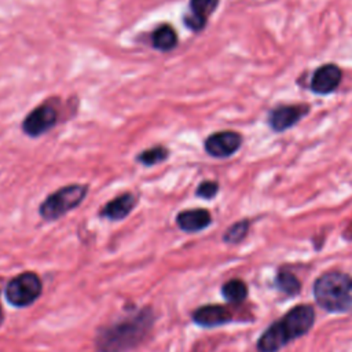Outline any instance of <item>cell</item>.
<instances>
[{"label": "cell", "mask_w": 352, "mask_h": 352, "mask_svg": "<svg viewBox=\"0 0 352 352\" xmlns=\"http://www.w3.org/2000/svg\"><path fill=\"white\" fill-rule=\"evenodd\" d=\"M341 76L342 73L338 66L333 63L323 65L315 70L311 78V89L319 95L330 94L340 85Z\"/></svg>", "instance_id": "obj_9"}, {"label": "cell", "mask_w": 352, "mask_h": 352, "mask_svg": "<svg viewBox=\"0 0 352 352\" xmlns=\"http://www.w3.org/2000/svg\"><path fill=\"white\" fill-rule=\"evenodd\" d=\"M87 195V186L70 184L48 195L40 205V214L45 220H56L81 204Z\"/></svg>", "instance_id": "obj_4"}, {"label": "cell", "mask_w": 352, "mask_h": 352, "mask_svg": "<svg viewBox=\"0 0 352 352\" xmlns=\"http://www.w3.org/2000/svg\"><path fill=\"white\" fill-rule=\"evenodd\" d=\"M248 286L242 279H230L221 287L223 297L231 304H239L248 297Z\"/></svg>", "instance_id": "obj_15"}, {"label": "cell", "mask_w": 352, "mask_h": 352, "mask_svg": "<svg viewBox=\"0 0 352 352\" xmlns=\"http://www.w3.org/2000/svg\"><path fill=\"white\" fill-rule=\"evenodd\" d=\"M135 205H136V197L131 192H125L111 199L110 202H107L106 206L102 209L100 214L110 220H121L131 213Z\"/></svg>", "instance_id": "obj_13"}, {"label": "cell", "mask_w": 352, "mask_h": 352, "mask_svg": "<svg viewBox=\"0 0 352 352\" xmlns=\"http://www.w3.org/2000/svg\"><path fill=\"white\" fill-rule=\"evenodd\" d=\"M249 226H250V223L248 220H239V221L234 223L224 232L223 241L227 242V243H238V242H241L246 236V234L249 231Z\"/></svg>", "instance_id": "obj_17"}, {"label": "cell", "mask_w": 352, "mask_h": 352, "mask_svg": "<svg viewBox=\"0 0 352 352\" xmlns=\"http://www.w3.org/2000/svg\"><path fill=\"white\" fill-rule=\"evenodd\" d=\"M176 223L186 232H197L212 223V216L206 209H188L176 216Z\"/></svg>", "instance_id": "obj_12"}, {"label": "cell", "mask_w": 352, "mask_h": 352, "mask_svg": "<svg viewBox=\"0 0 352 352\" xmlns=\"http://www.w3.org/2000/svg\"><path fill=\"white\" fill-rule=\"evenodd\" d=\"M154 324L151 308L144 307L131 316L111 323L98 331L96 348L99 352H126L138 346Z\"/></svg>", "instance_id": "obj_1"}, {"label": "cell", "mask_w": 352, "mask_h": 352, "mask_svg": "<svg viewBox=\"0 0 352 352\" xmlns=\"http://www.w3.org/2000/svg\"><path fill=\"white\" fill-rule=\"evenodd\" d=\"M151 40H153V45L157 50L170 51L177 44V34L172 26L162 25L154 30Z\"/></svg>", "instance_id": "obj_14"}, {"label": "cell", "mask_w": 352, "mask_h": 352, "mask_svg": "<svg viewBox=\"0 0 352 352\" xmlns=\"http://www.w3.org/2000/svg\"><path fill=\"white\" fill-rule=\"evenodd\" d=\"M315 323V309L308 304H298L274 322L257 341L258 352H278L290 341L307 334Z\"/></svg>", "instance_id": "obj_2"}, {"label": "cell", "mask_w": 352, "mask_h": 352, "mask_svg": "<svg viewBox=\"0 0 352 352\" xmlns=\"http://www.w3.org/2000/svg\"><path fill=\"white\" fill-rule=\"evenodd\" d=\"M43 283L36 272L28 271L14 276L6 286L7 301L18 308L33 304L41 294Z\"/></svg>", "instance_id": "obj_5"}, {"label": "cell", "mask_w": 352, "mask_h": 352, "mask_svg": "<svg viewBox=\"0 0 352 352\" xmlns=\"http://www.w3.org/2000/svg\"><path fill=\"white\" fill-rule=\"evenodd\" d=\"M316 302L329 312H352V276L341 271H329L314 283Z\"/></svg>", "instance_id": "obj_3"}, {"label": "cell", "mask_w": 352, "mask_h": 352, "mask_svg": "<svg viewBox=\"0 0 352 352\" xmlns=\"http://www.w3.org/2000/svg\"><path fill=\"white\" fill-rule=\"evenodd\" d=\"M1 320H3V314H1V309H0V323H1Z\"/></svg>", "instance_id": "obj_20"}, {"label": "cell", "mask_w": 352, "mask_h": 352, "mask_svg": "<svg viewBox=\"0 0 352 352\" xmlns=\"http://www.w3.org/2000/svg\"><path fill=\"white\" fill-rule=\"evenodd\" d=\"M275 283H276L278 290H280L282 293H285L286 296H290V297L296 296L301 290L300 279L287 270H280L278 272Z\"/></svg>", "instance_id": "obj_16"}, {"label": "cell", "mask_w": 352, "mask_h": 352, "mask_svg": "<svg viewBox=\"0 0 352 352\" xmlns=\"http://www.w3.org/2000/svg\"><path fill=\"white\" fill-rule=\"evenodd\" d=\"M242 138L234 131H221L210 135L205 140V150L209 155L216 158H226L232 155L241 146Z\"/></svg>", "instance_id": "obj_7"}, {"label": "cell", "mask_w": 352, "mask_h": 352, "mask_svg": "<svg viewBox=\"0 0 352 352\" xmlns=\"http://www.w3.org/2000/svg\"><path fill=\"white\" fill-rule=\"evenodd\" d=\"M168 155H169V151L165 147L157 146V147H153V148H148V150H144L143 153H140L138 155V161L144 165H154V164H158V162L166 160Z\"/></svg>", "instance_id": "obj_18"}, {"label": "cell", "mask_w": 352, "mask_h": 352, "mask_svg": "<svg viewBox=\"0 0 352 352\" xmlns=\"http://www.w3.org/2000/svg\"><path fill=\"white\" fill-rule=\"evenodd\" d=\"M192 320L202 327H216L226 324L234 319L232 309L227 305L209 304L197 308L192 315Z\"/></svg>", "instance_id": "obj_8"}, {"label": "cell", "mask_w": 352, "mask_h": 352, "mask_svg": "<svg viewBox=\"0 0 352 352\" xmlns=\"http://www.w3.org/2000/svg\"><path fill=\"white\" fill-rule=\"evenodd\" d=\"M308 110L307 106H279L270 113V126L276 132L286 131L297 124Z\"/></svg>", "instance_id": "obj_10"}, {"label": "cell", "mask_w": 352, "mask_h": 352, "mask_svg": "<svg viewBox=\"0 0 352 352\" xmlns=\"http://www.w3.org/2000/svg\"><path fill=\"white\" fill-rule=\"evenodd\" d=\"M58 113L51 104H41L28 114L23 120V131L29 136H40L55 125Z\"/></svg>", "instance_id": "obj_6"}, {"label": "cell", "mask_w": 352, "mask_h": 352, "mask_svg": "<svg viewBox=\"0 0 352 352\" xmlns=\"http://www.w3.org/2000/svg\"><path fill=\"white\" fill-rule=\"evenodd\" d=\"M219 0H190V12L184 18V23L191 30H201L206 25L208 16L216 10Z\"/></svg>", "instance_id": "obj_11"}, {"label": "cell", "mask_w": 352, "mask_h": 352, "mask_svg": "<svg viewBox=\"0 0 352 352\" xmlns=\"http://www.w3.org/2000/svg\"><path fill=\"white\" fill-rule=\"evenodd\" d=\"M219 191V184L216 182H202L197 188V195L205 199L213 198Z\"/></svg>", "instance_id": "obj_19"}]
</instances>
